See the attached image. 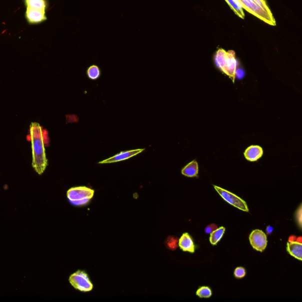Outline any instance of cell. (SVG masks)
<instances>
[{
	"label": "cell",
	"mask_w": 302,
	"mask_h": 302,
	"mask_svg": "<svg viewBox=\"0 0 302 302\" xmlns=\"http://www.w3.org/2000/svg\"><path fill=\"white\" fill-rule=\"evenodd\" d=\"M273 231H274V228H272V226H268V228H266L267 234H268V235L271 234L272 232H273Z\"/></svg>",
	"instance_id": "obj_22"
},
{
	"label": "cell",
	"mask_w": 302,
	"mask_h": 302,
	"mask_svg": "<svg viewBox=\"0 0 302 302\" xmlns=\"http://www.w3.org/2000/svg\"><path fill=\"white\" fill-rule=\"evenodd\" d=\"M214 59L216 66L234 83L238 66L235 52L232 50L226 52L224 49L220 48L216 52Z\"/></svg>",
	"instance_id": "obj_3"
},
{
	"label": "cell",
	"mask_w": 302,
	"mask_h": 302,
	"mask_svg": "<svg viewBox=\"0 0 302 302\" xmlns=\"http://www.w3.org/2000/svg\"><path fill=\"white\" fill-rule=\"evenodd\" d=\"M70 284L75 290L83 292L92 290L94 285L86 272L78 270L72 274L68 278Z\"/></svg>",
	"instance_id": "obj_6"
},
{
	"label": "cell",
	"mask_w": 302,
	"mask_h": 302,
	"mask_svg": "<svg viewBox=\"0 0 302 302\" xmlns=\"http://www.w3.org/2000/svg\"><path fill=\"white\" fill-rule=\"evenodd\" d=\"M27 6L26 18L29 24H35L46 20V10L48 6L46 0H25Z\"/></svg>",
	"instance_id": "obj_4"
},
{
	"label": "cell",
	"mask_w": 302,
	"mask_h": 302,
	"mask_svg": "<svg viewBox=\"0 0 302 302\" xmlns=\"http://www.w3.org/2000/svg\"><path fill=\"white\" fill-rule=\"evenodd\" d=\"M198 164L196 160H194L191 162L187 164L184 167L182 170V173L183 176L190 178L193 177H198Z\"/></svg>",
	"instance_id": "obj_13"
},
{
	"label": "cell",
	"mask_w": 302,
	"mask_h": 302,
	"mask_svg": "<svg viewBox=\"0 0 302 302\" xmlns=\"http://www.w3.org/2000/svg\"><path fill=\"white\" fill-rule=\"evenodd\" d=\"M178 246L183 252H188L192 254L195 252L194 242L188 233H184L179 239Z\"/></svg>",
	"instance_id": "obj_11"
},
{
	"label": "cell",
	"mask_w": 302,
	"mask_h": 302,
	"mask_svg": "<svg viewBox=\"0 0 302 302\" xmlns=\"http://www.w3.org/2000/svg\"><path fill=\"white\" fill-rule=\"evenodd\" d=\"M246 272L245 268L242 267H238L235 269L234 272V277L237 278H242L245 277Z\"/></svg>",
	"instance_id": "obj_19"
},
{
	"label": "cell",
	"mask_w": 302,
	"mask_h": 302,
	"mask_svg": "<svg viewBox=\"0 0 302 302\" xmlns=\"http://www.w3.org/2000/svg\"><path fill=\"white\" fill-rule=\"evenodd\" d=\"M242 8L266 24L276 26L275 19L266 0H236Z\"/></svg>",
	"instance_id": "obj_2"
},
{
	"label": "cell",
	"mask_w": 302,
	"mask_h": 302,
	"mask_svg": "<svg viewBox=\"0 0 302 302\" xmlns=\"http://www.w3.org/2000/svg\"><path fill=\"white\" fill-rule=\"evenodd\" d=\"M212 294L211 288L206 286L200 288L196 292V296L200 298H210Z\"/></svg>",
	"instance_id": "obj_18"
},
{
	"label": "cell",
	"mask_w": 302,
	"mask_h": 302,
	"mask_svg": "<svg viewBox=\"0 0 302 302\" xmlns=\"http://www.w3.org/2000/svg\"><path fill=\"white\" fill-rule=\"evenodd\" d=\"M179 239L176 236H169L165 241V244L167 248L170 250H176L178 247Z\"/></svg>",
	"instance_id": "obj_16"
},
{
	"label": "cell",
	"mask_w": 302,
	"mask_h": 302,
	"mask_svg": "<svg viewBox=\"0 0 302 302\" xmlns=\"http://www.w3.org/2000/svg\"><path fill=\"white\" fill-rule=\"evenodd\" d=\"M225 1L228 2V4L234 11L236 14H237L239 18L242 19L244 18L245 14L244 8H242V6L238 1H236V0H225Z\"/></svg>",
	"instance_id": "obj_15"
},
{
	"label": "cell",
	"mask_w": 302,
	"mask_h": 302,
	"mask_svg": "<svg viewBox=\"0 0 302 302\" xmlns=\"http://www.w3.org/2000/svg\"><path fill=\"white\" fill-rule=\"evenodd\" d=\"M226 228L224 226H220L213 231L210 234V242L212 246H216L218 242L221 240L224 234Z\"/></svg>",
	"instance_id": "obj_14"
},
{
	"label": "cell",
	"mask_w": 302,
	"mask_h": 302,
	"mask_svg": "<svg viewBox=\"0 0 302 302\" xmlns=\"http://www.w3.org/2000/svg\"><path fill=\"white\" fill-rule=\"evenodd\" d=\"M87 75L88 78L92 80H97L100 76V68L97 66H91L87 70Z\"/></svg>",
	"instance_id": "obj_17"
},
{
	"label": "cell",
	"mask_w": 302,
	"mask_h": 302,
	"mask_svg": "<svg viewBox=\"0 0 302 302\" xmlns=\"http://www.w3.org/2000/svg\"><path fill=\"white\" fill-rule=\"evenodd\" d=\"M287 252L298 260H302V244L297 242H288Z\"/></svg>",
	"instance_id": "obj_12"
},
{
	"label": "cell",
	"mask_w": 302,
	"mask_h": 302,
	"mask_svg": "<svg viewBox=\"0 0 302 302\" xmlns=\"http://www.w3.org/2000/svg\"><path fill=\"white\" fill-rule=\"evenodd\" d=\"M214 189L220 196L223 200H224L229 204L234 206V208L245 212H248L249 210L247 203L240 198L239 196L234 194L231 192L226 191V190L221 188V187L214 186Z\"/></svg>",
	"instance_id": "obj_7"
},
{
	"label": "cell",
	"mask_w": 302,
	"mask_h": 302,
	"mask_svg": "<svg viewBox=\"0 0 302 302\" xmlns=\"http://www.w3.org/2000/svg\"><path fill=\"white\" fill-rule=\"evenodd\" d=\"M145 149H137L121 152L112 157L110 158L100 162L99 164H110L122 162V160L130 159V158L138 155V154L142 152Z\"/></svg>",
	"instance_id": "obj_9"
},
{
	"label": "cell",
	"mask_w": 302,
	"mask_h": 302,
	"mask_svg": "<svg viewBox=\"0 0 302 302\" xmlns=\"http://www.w3.org/2000/svg\"><path fill=\"white\" fill-rule=\"evenodd\" d=\"M296 242H300V244H302V238L301 237V236H300V237L296 238Z\"/></svg>",
	"instance_id": "obj_24"
},
{
	"label": "cell",
	"mask_w": 302,
	"mask_h": 302,
	"mask_svg": "<svg viewBox=\"0 0 302 302\" xmlns=\"http://www.w3.org/2000/svg\"><path fill=\"white\" fill-rule=\"evenodd\" d=\"M249 241L255 250L264 252L268 245L266 234L260 230H255L249 236Z\"/></svg>",
	"instance_id": "obj_8"
},
{
	"label": "cell",
	"mask_w": 302,
	"mask_h": 302,
	"mask_svg": "<svg viewBox=\"0 0 302 302\" xmlns=\"http://www.w3.org/2000/svg\"><path fill=\"white\" fill-rule=\"evenodd\" d=\"M218 228V226L215 224H210L206 226L205 228V232L206 234H210L213 231H214L215 230Z\"/></svg>",
	"instance_id": "obj_20"
},
{
	"label": "cell",
	"mask_w": 302,
	"mask_h": 302,
	"mask_svg": "<svg viewBox=\"0 0 302 302\" xmlns=\"http://www.w3.org/2000/svg\"><path fill=\"white\" fill-rule=\"evenodd\" d=\"M264 155V150L261 146H252L248 148L244 152L245 158L250 162H254L261 158Z\"/></svg>",
	"instance_id": "obj_10"
},
{
	"label": "cell",
	"mask_w": 302,
	"mask_h": 302,
	"mask_svg": "<svg viewBox=\"0 0 302 302\" xmlns=\"http://www.w3.org/2000/svg\"><path fill=\"white\" fill-rule=\"evenodd\" d=\"M296 238H297L294 235L290 236V238H288V242H296Z\"/></svg>",
	"instance_id": "obj_23"
},
{
	"label": "cell",
	"mask_w": 302,
	"mask_h": 302,
	"mask_svg": "<svg viewBox=\"0 0 302 302\" xmlns=\"http://www.w3.org/2000/svg\"><path fill=\"white\" fill-rule=\"evenodd\" d=\"M30 132L32 146V166L38 174L42 175L47 168L48 162L46 156L44 134L40 124L32 122L30 126Z\"/></svg>",
	"instance_id": "obj_1"
},
{
	"label": "cell",
	"mask_w": 302,
	"mask_h": 302,
	"mask_svg": "<svg viewBox=\"0 0 302 302\" xmlns=\"http://www.w3.org/2000/svg\"><path fill=\"white\" fill-rule=\"evenodd\" d=\"M244 75V72L241 70H237L236 72V76H238L239 78H242Z\"/></svg>",
	"instance_id": "obj_21"
},
{
	"label": "cell",
	"mask_w": 302,
	"mask_h": 302,
	"mask_svg": "<svg viewBox=\"0 0 302 302\" xmlns=\"http://www.w3.org/2000/svg\"><path fill=\"white\" fill-rule=\"evenodd\" d=\"M94 194V190L86 186L74 187L68 190L67 198L72 205L82 206L90 202Z\"/></svg>",
	"instance_id": "obj_5"
}]
</instances>
